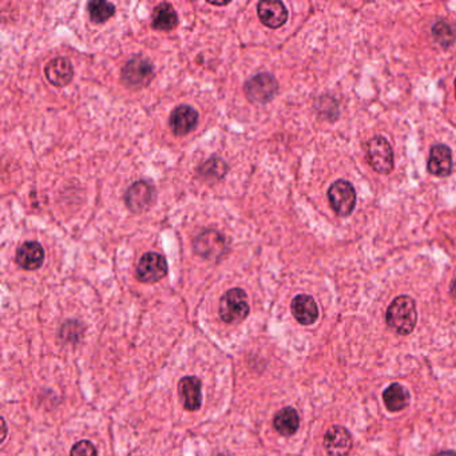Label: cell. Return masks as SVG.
Returning <instances> with one entry per match:
<instances>
[{
  "label": "cell",
  "mask_w": 456,
  "mask_h": 456,
  "mask_svg": "<svg viewBox=\"0 0 456 456\" xmlns=\"http://www.w3.org/2000/svg\"><path fill=\"white\" fill-rule=\"evenodd\" d=\"M388 327L399 333L407 336L415 330L418 321V312L415 301L410 296L396 297L387 309Z\"/></svg>",
  "instance_id": "obj_1"
},
{
  "label": "cell",
  "mask_w": 456,
  "mask_h": 456,
  "mask_svg": "<svg viewBox=\"0 0 456 456\" xmlns=\"http://www.w3.org/2000/svg\"><path fill=\"white\" fill-rule=\"evenodd\" d=\"M249 315V303L246 293L240 288L228 291L219 301V316L228 324L240 322Z\"/></svg>",
  "instance_id": "obj_2"
},
{
  "label": "cell",
  "mask_w": 456,
  "mask_h": 456,
  "mask_svg": "<svg viewBox=\"0 0 456 456\" xmlns=\"http://www.w3.org/2000/svg\"><path fill=\"white\" fill-rule=\"evenodd\" d=\"M154 78V69L146 58H131L122 70V80L130 89H143Z\"/></svg>",
  "instance_id": "obj_3"
},
{
  "label": "cell",
  "mask_w": 456,
  "mask_h": 456,
  "mask_svg": "<svg viewBox=\"0 0 456 456\" xmlns=\"http://www.w3.org/2000/svg\"><path fill=\"white\" fill-rule=\"evenodd\" d=\"M194 251L206 260H218L228 251L227 239L217 230H205L193 241Z\"/></svg>",
  "instance_id": "obj_4"
},
{
  "label": "cell",
  "mask_w": 456,
  "mask_h": 456,
  "mask_svg": "<svg viewBox=\"0 0 456 456\" xmlns=\"http://www.w3.org/2000/svg\"><path fill=\"white\" fill-rule=\"evenodd\" d=\"M244 92L251 102L266 103L272 101L278 92V83L273 75L261 72L246 80Z\"/></svg>",
  "instance_id": "obj_5"
},
{
  "label": "cell",
  "mask_w": 456,
  "mask_h": 456,
  "mask_svg": "<svg viewBox=\"0 0 456 456\" xmlns=\"http://www.w3.org/2000/svg\"><path fill=\"white\" fill-rule=\"evenodd\" d=\"M367 157L372 169L377 173L388 174L393 170V151L386 138H372L368 142Z\"/></svg>",
  "instance_id": "obj_6"
},
{
  "label": "cell",
  "mask_w": 456,
  "mask_h": 456,
  "mask_svg": "<svg viewBox=\"0 0 456 456\" xmlns=\"http://www.w3.org/2000/svg\"><path fill=\"white\" fill-rule=\"evenodd\" d=\"M332 209L339 216H349L356 206V192L352 183L339 180L333 183L328 190Z\"/></svg>",
  "instance_id": "obj_7"
},
{
  "label": "cell",
  "mask_w": 456,
  "mask_h": 456,
  "mask_svg": "<svg viewBox=\"0 0 456 456\" xmlns=\"http://www.w3.org/2000/svg\"><path fill=\"white\" fill-rule=\"evenodd\" d=\"M157 190L148 181H137L133 183L125 194L126 206L133 213H142L156 202Z\"/></svg>",
  "instance_id": "obj_8"
},
{
  "label": "cell",
  "mask_w": 456,
  "mask_h": 456,
  "mask_svg": "<svg viewBox=\"0 0 456 456\" xmlns=\"http://www.w3.org/2000/svg\"><path fill=\"white\" fill-rule=\"evenodd\" d=\"M168 273V263L165 257L156 253H145L137 265V278L141 283H157Z\"/></svg>",
  "instance_id": "obj_9"
},
{
  "label": "cell",
  "mask_w": 456,
  "mask_h": 456,
  "mask_svg": "<svg viewBox=\"0 0 456 456\" xmlns=\"http://www.w3.org/2000/svg\"><path fill=\"white\" fill-rule=\"evenodd\" d=\"M352 445L351 433L342 425H332L324 436V447L330 456H348Z\"/></svg>",
  "instance_id": "obj_10"
},
{
  "label": "cell",
  "mask_w": 456,
  "mask_h": 456,
  "mask_svg": "<svg viewBox=\"0 0 456 456\" xmlns=\"http://www.w3.org/2000/svg\"><path fill=\"white\" fill-rule=\"evenodd\" d=\"M198 118L200 116L197 110L192 106L189 104L178 106L171 112L170 119H169L171 131L178 137L189 134L190 131H193L195 126L198 125Z\"/></svg>",
  "instance_id": "obj_11"
},
{
  "label": "cell",
  "mask_w": 456,
  "mask_h": 456,
  "mask_svg": "<svg viewBox=\"0 0 456 456\" xmlns=\"http://www.w3.org/2000/svg\"><path fill=\"white\" fill-rule=\"evenodd\" d=\"M260 21L269 28H278L288 21V10L278 0H263L257 6Z\"/></svg>",
  "instance_id": "obj_12"
},
{
  "label": "cell",
  "mask_w": 456,
  "mask_h": 456,
  "mask_svg": "<svg viewBox=\"0 0 456 456\" xmlns=\"http://www.w3.org/2000/svg\"><path fill=\"white\" fill-rule=\"evenodd\" d=\"M45 261V249L36 241H27L16 251V264L26 271L39 269Z\"/></svg>",
  "instance_id": "obj_13"
},
{
  "label": "cell",
  "mask_w": 456,
  "mask_h": 456,
  "mask_svg": "<svg viewBox=\"0 0 456 456\" xmlns=\"http://www.w3.org/2000/svg\"><path fill=\"white\" fill-rule=\"evenodd\" d=\"M428 171L436 177H447L452 170V153L451 148L438 143L431 148L428 158Z\"/></svg>",
  "instance_id": "obj_14"
},
{
  "label": "cell",
  "mask_w": 456,
  "mask_h": 456,
  "mask_svg": "<svg viewBox=\"0 0 456 456\" xmlns=\"http://www.w3.org/2000/svg\"><path fill=\"white\" fill-rule=\"evenodd\" d=\"M45 74L50 83L57 87H65L74 78V69L69 59L55 58L47 63Z\"/></svg>",
  "instance_id": "obj_15"
},
{
  "label": "cell",
  "mask_w": 456,
  "mask_h": 456,
  "mask_svg": "<svg viewBox=\"0 0 456 456\" xmlns=\"http://www.w3.org/2000/svg\"><path fill=\"white\" fill-rule=\"evenodd\" d=\"M201 380L195 376L183 377L178 384L180 396L183 399V407L186 410H200L202 404V391H201Z\"/></svg>",
  "instance_id": "obj_16"
},
{
  "label": "cell",
  "mask_w": 456,
  "mask_h": 456,
  "mask_svg": "<svg viewBox=\"0 0 456 456\" xmlns=\"http://www.w3.org/2000/svg\"><path fill=\"white\" fill-rule=\"evenodd\" d=\"M292 313L300 324L312 325L319 317V308L313 297L298 295L292 301Z\"/></svg>",
  "instance_id": "obj_17"
},
{
  "label": "cell",
  "mask_w": 456,
  "mask_h": 456,
  "mask_svg": "<svg viewBox=\"0 0 456 456\" xmlns=\"http://www.w3.org/2000/svg\"><path fill=\"white\" fill-rule=\"evenodd\" d=\"M178 24V15L169 3L158 4L151 16V26L158 31H171Z\"/></svg>",
  "instance_id": "obj_18"
},
{
  "label": "cell",
  "mask_w": 456,
  "mask_h": 456,
  "mask_svg": "<svg viewBox=\"0 0 456 456\" xmlns=\"http://www.w3.org/2000/svg\"><path fill=\"white\" fill-rule=\"evenodd\" d=\"M383 400L391 412H399L408 407L411 401L410 392L407 388L403 387L399 383H393L384 391Z\"/></svg>",
  "instance_id": "obj_19"
},
{
  "label": "cell",
  "mask_w": 456,
  "mask_h": 456,
  "mask_svg": "<svg viewBox=\"0 0 456 456\" xmlns=\"http://www.w3.org/2000/svg\"><path fill=\"white\" fill-rule=\"evenodd\" d=\"M273 425L274 430L283 436H292L300 427V416L295 408L286 407L276 413Z\"/></svg>",
  "instance_id": "obj_20"
},
{
  "label": "cell",
  "mask_w": 456,
  "mask_h": 456,
  "mask_svg": "<svg viewBox=\"0 0 456 456\" xmlns=\"http://www.w3.org/2000/svg\"><path fill=\"white\" fill-rule=\"evenodd\" d=\"M87 11L94 23H104L114 16L115 6L110 1L92 0L87 4Z\"/></svg>",
  "instance_id": "obj_21"
},
{
  "label": "cell",
  "mask_w": 456,
  "mask_h": 456,
  "mask_svg": "<svg viewBox=\"0 0 456 456\" xmlns=\"http://www.w3.org/2000/svg\"><path fill=\"white\" fill-rule=\"evenodd\" d=\"M200 174L210 181H218L222 180L228 173V165L219 158H210L206 161L205 163L201 165Z\"/></svg>",
  "instance_id": "obj_22"
},
{
  "label": "cell",
  "mask_w": 456,
  "mask_h": 456,
  "mask_svg": "<svg viewBox=\"0 0 456 456\" xmlns=\"http://www.w3.org/2000/svg\"><path fill=\"white\" fill-rule=\"evenodd\" d=\"M433 35L435 40L445 48L452 46V43L455 42V31L452 26L445 21H439L433 24Z\"/></svg>",
  "instance_id": "obj_23"
},
{
  "label": "cell",
  "mask_w": 456,
  "mask_h": 456,
  "mask_svg": "<svg viewBox=\"0 0 456 456\" xmlns=\"http://www.w3.org/2000/svg\"><path fill=\"white\" fill-rule=\"evenodd\" d=\"M70 456H97V448L89 440H80L71 448Z\"/></svg>",
  "instance_id": "obj_24"
},
{
  "label": "cell",
  "mask_w": 456,
  "mask_h": 456,
  "mask_svg": "<svg viewBox=\"0 0 456 456\" xmlns=\"http://www.w3.org/2000/svg\"><path fill=\"white\" fill-rule=\"evenodd\" d=\"M451 296H452V298L456 301V278L452 281V284H451Z\"/></svg>",
  "instance_id": "obj_25"
},
{
  "label": "cell",
  "mask_w": 456,
  "mask_h": 456,
  "mask_svg": "<svg viewBox=\"0 0 456 456\" xmlns=\"http://www.w3.org/2000/svg\"><path fill=\"white\" fill-rule=\"evenodd\" d=\"M433 456H456V452H454V451H442V452Z\"/></svg>",
  "instance_id": "obj_26"
},
{
  "label": "cell",
  "mask_w": 456,
  "mask_h": 456,
  "mask_svg": "<svg viewBox=\"0 0 456 456\" xmlns=\"http://www.w3.org/2000/svg\"><path fill=\"white\" fill-rule=\"evenodd\" d=\"M455 95H456V80H455Z\"/></svg>",
  "instance_id": "obj_27"
}]
</instances>
